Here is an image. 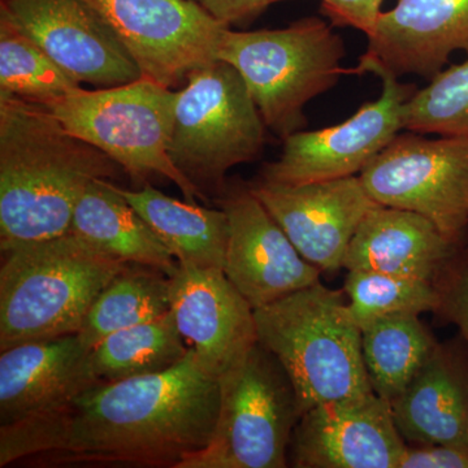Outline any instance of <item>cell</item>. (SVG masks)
I'll list each match as a JSON object with an SVG mask.
<instances>
[{
	"label": "cell",
	"instance_id": "1",
	"mask_svg": "<svg viewBox=\"0 0 468 468\" xmlns=\"http://www.w3.org/2000/svg\"><path fill=\"white\" fill-rule=\"evenodd\" d=\"M218 412V378L192 347L168 371L97 381L54 408L0 426V467L178 468L211 442Z\"/></svg>",
	"mask_w": 468,
	"mask_h": 468
},
{
	"label": "cell",
	"instance_id": "2",
	"mask_svg": "<svg viewBox=\"0 0 468 468\" xmlns=\"http://www.w3.org/2000/svg\"><path fill=\"white\" fill-rule=\"evenodd\" d=\"M122 171L48 107L0 91V250L69 232L89 185Z\"/></svg>",
	"mask_w": 468,
	"mask_h": 468
},
{
	"label": "cell",
	"instance_id": "3",
	"mask_svg": "<svg viewBox=\"0 0 468 468\" xmlns=\"http://www.w3.org/2000/svg\"><path fill=\"white\" fill-rule=\"evenodd\" d=\"M128 264L72 232L2 251L0 351L79 334Z\"/></svg>",
	"mask_w": 468,
	"mask_h": 468
},
{
	"label": "cell",
	"instance_id": "4",
	"mask_svg": "<svg viewBox=\"0 0 468 468\" xmlns=\"http://www.w3.org/2000/svg\"><path fill=\"white\" fill-rule=\"evenodd\" d=\"M258 340L291 378L302 415L324 403L374 392L362 332L345 292L322 282L254 310Z\"/></svg>",
	"mask_w": 468,
	"mask_h": 468
},
{
	"label": "cell",
	"instance_id": "5",
	"mask_svg": "<svg viewBox=\"0 0 468 468\" xmlns=\"http://www.w3.org/2000/svg\"><path fill=\"white\" fill-rule=\"evenodd\" d=\"M335 27L310 16L284 29L233 32L227 27L221 34L218 58L239 70L267 129L282 141L306 128V104L346 73V48Z\"/></svg>",
	"mask_w": 468,
	"mask_h": 468
},
{
	"label": "cell",
	"instance_id": "6",
	"mask_svg": "<svg viewBox=\"0 0 468 468\" xmlns=\"http://www.w3.org/2000/svg\"><path fill=\"white\" fill-rule=\"evenodd\" d=\"M177 91L141 76L129 84L73 89L48 109L69 133L115 160L133 180L162 177L183 192L185 201L206 196L169 158Z\"/></svg>",
	"mask_w": 468,
	"mask_h": 468
},
{
	"label": "cell",
	"instance_id": "7",
	"mask_svg": "<svg viewBox=\"0 0 468 468\" xmlns=\"http://www.w3.org/2000/svg\"><path fill=\"white\" fill-rule=\"evenodd\" d=\"M177 92L169 158L205 196L220 194L230 168L260 158L267 126L239 70L220 58Z\"/></svg>",
	"mask_w": 468,
	"mask_h": 468
},
{
	"label": "cell",
	"instance_id": "8",
	"mask_svg": "<svg viewBox=\"0 0 468 468\" xmlns=\"http://www.w3.org/2000/svg\"><path fill=\"white\" fill-rule=\"evenodd\" d=\"M214 437L178 468H284L302 417L297 393L276 356L258 341L220 378Z\"/></svg>",
	"mask_w": 468,
	"mask_h": 468
},
{
	"label": "cell",
	"instance_id": "9",
	"mask_svg": "<svg viewBox=\"0 0 468 468\" xmlns=\"http://www.w3.org/2000/svg\"><path fill=\"white\" fill-rule=\"evenodd\" d=\"M359 177L378 205L418 212L466 243L468 135L397 134Z\"/></svg>",
	"mask_w": 468,
	"mask_h": 468
},
{
	"label": "cell",
	"instance_id": "10",
	"mask_svg": "<svg viewBox=\"0 0 468 468\" xmlns=\"http://www.w3.org/2000/svg\"><path fill=\"white\" fill-rule=\"evenodd\" d=\"M383 90L346 122L286 137L282 155L261 169L267 183L302 185L360 174L403 129V106L417 92L384 70L372 73Z\"/></svg>",
	"mask_w": 468,
	"mask_h": 468
},
{
	"label": "cell",
	"instance_id": "11",
	"mask_svg": "<svg viewBox=\"0 0 468 468\" xmlns=\"http://www.w3.org/2000/svg\"><path fill=\"white\" fill-rule=\"evenodd\" d=\"M106 18L143 76L185 86L194 70L218 60L227 26L196 0H88Z\"/></svg>",
	"mask_w": 468,
	"mask_h": 468
},
{
	"label": "cell",
	"instance_id": "12",
	"mask_svg": "<svg viewBox=\"0 0 468 468\" xmlns=\"http://www.w3.org/2000/svg\"><path fill=\"white\" fill-rule=\"evenodd\" d=\"M0 15L80 84L112 88L143 76L115 30L88 0H2Z\"/></svg>",
	"mask_w": 468,
	"mask_h": 468
},
{
	"label": "cell",
	"instance_id": "13",
	"mask_svg": "<svg viewBox=\"0 0 468 468\" xmlns=\"http://www.w3.org/2000/svg\"><path fill=\"white\" fill-rule=\"evenodd\" d=\"M229 221L224 273L257 310L320 282L322 271L294 248L249 184L220 193Z\"/></svg>",
	"mask_w": 468,
	"mask_h": 468
},
{
	"label": "cell",
	"instance_id": "14",
	"mask_svg": "<svg viewBox=\"0 0 468 468\" xmlns=\"http://www.w3.org/2000/svg\"><path fill=\"white\" fill-rule=\"evenodd\" d=\"M249 186L302 257L322 272L344 268L360 221L378 205L356 176L302 185L260 178Z\"/></svg>",
	"mask_w": 468,
	"mask_h": 468
},
{
	"label": "cell",
	"instance_id": "15",
	"mask_svg": "<svg viewBox=\"0 0 468 468\" xmlns=\"http://www.w3.org/2000/svg\"><path fill=\"white\" fill-rule=\"evenodd\" d=\"M406 448L392 406L371 392L304 412L292 433V463L298 468H399Z\"/></svg>",
	"mask_w": 468,
	"mask_h": 468
},
{
	"label": "cell",
	"instance_id": "16",
	"mask_svg": "<svg viewBox=\"0 0 468 468\" xmlns=\"http://www.w3.org/2000/svg\"><path fill=\"white\" fill-rule=\"evenodd\" d=\"M356 75L384 70L431 81L452 52L468 51V0H397L378 17Z\"/></svg>",
	"mask_w": 468,
	"mask_h": 468
},
{
	"label": "cell",
	"instance_id": "17",
	"mask_svg": "<svg viewBox=\"0 0 468 468\" xmlns=\"http://www.w3.org/2000/svg\"><path fill=\"white\" fill-rule=\"evenodd\" d=\"M171 279V311L197 358L220 378L258 343L254 309L218 268L178 267Z\"/></svg>",
	"mask_w": 468,
	"mask_h": 468
},
{
	"label": "cell",
	"instance_id": "18",
	"mask_svg": "<svg viewBox=\"0 0 468 468\" xmlns=\"http://www.w3.org/2000/svg\"><path fill=\"white\" fill-rule=\"evenodd\" d=\"M466 248L467 243L454 241L423 215L378 203L360 221L344 268L412 277L437 285Z\"/></svg>",
	"mask_w": 468,
	"mask_h": 468
},
{
	"label": "cell",
	"instance_id": "19",
	"mask_svg": "<svg viewBox=\"0 0 468 468\" xmlns=\"http://www.w3.org/2000/svg\"><path fill=\"white\" fill-rule=\"evenodd\" d=\"M79 335L33 341L0 356V426L54 408L97 383Z\"/></svg>",
	"mask_w": 468,
	"mask_h": 468
},
{
	"label": "cell",
	"instance_id": "20",
	"mask_svg": "<svg viewBox=\"0 0 468 468\" xmlns=\"http://www.w3.org/2000/svg\"><path fill=\"white\" fill-rule=\"evenodd\" d=\"M437 344L392 414L403 440L414 445L441 443L468 448V353Z\"/></svg>",
	"mask_w": 468,
	"mask_h": 468
},
{
	"label": "cell",
	"instance_id": "21",
	"mask_svg": "<svg viewBox=\"0 0 468 468\" xmlns=\"http://www.w3.org/2000/svg\"><path fill=\"white\" fill-rule=\"evenodd\" d=\"M69 232L126 263L156 268L169 277L180 267L155 230L111 180L89 185L77 203Z\"/></svg>",
	"mask_w": 468,
	"mask_h": 468
},
{
	"label": "cell",
	"instance_id": "22",
	"mask_svg": "<svg viewBox=\"0 0 468 468\" xmlns=\"http://www.w3.org/2000/svg\"><path fill=\"white\" fill-rule=\"evenodd\" d=\"M115 187L155 230L181 267L224 271L229 221L223 209L178 201L151 185L137 192Z\"/></svg>",
	"mask_w": 468,
	"mask_h": 468
},
{
	"label": "cell",
	"instance_id": "23",
	"mask_svg": "<svg viewBox=\"0 0 468 468\" xmlns=\"http://www.w3.org/2000/svg\"><path fill=\"white\" fill-rule=\"evenodd\" d=\"M419 316H390L360 329L369 384L389 403L405 392L439 344Z\"/></svg>",
	"mask_w": 468,
	"mask_h": 468
},
{
	"label": "cell",
	"instance_id": "24",
	"mask_svg": "<svg viewBox=\"0 0 468 468\" xmlns=\"http://www.w3.org/2000/svg\"><path fill=\"white\" fill-rule=\"evenodd\" d=\"M171 310L159 318L107 335L90 350V368L100 381L160 374L177 366L190 349Z\"/></svg>",
	"mask_w": 468,
	"mask_h": 468
},
{
	"label": "cell",
	"instance_id": "25",
	"mask_svg": "<svg viewBox=\"0 0 468 468\" xmlns=\"http://www.w3.org/2000/svg\"><path fill=\"white\" fill-rule=\"evenodd\" d=\"M169 310V276L156 268L131 263L101 291L77 335L91 350L107 335L159 318Z\"/></svg>",
	"mask_w": 468,
	"mask_h": 468
},
{
	"label": "cell",
	"instance_id": "26",
	"mask_svg": "<svg viewBox=\"0 0 468 468\" xmlns=\"http://www.w3.org/2000/svg\"><path fill=\"white\" fill-rule=\"evenodd\" d=\"M80 85L41 46L0 15V91L48 107Z\"/></svg>",
	"mask_w": 468,
	"mask_h": 468
},
{
	"label": "cell",
	"instance_id": "27",
	"mask_svg": "<svg viewBox=\"0 0 468 468\" xmlns=\"http://www.w3.org/2000/svg\"><path fill=\"white\" fill-rule=\"evenodd\" d=\"M344 292L360 329L390 316L436 314L441 302L433 282L375 271H347Z\"/></svg>",
	"mask_w": 468,
	"mask_h": 468
},
{
	"label": "cell",
	"instance_id": "28",
	"mask_svg": "<svg viewBox=\"0 0 468 468\" xmlns=\"http://www.w3.org/2000/svg\"><path fill=\"white\" fill-rule=\"evenodd\" d=\"M403 129L419 134L468 135V58L442 69L403 106Z\"/></svg>",
	"mask_w": 468,
	"mask_h": 468
},
{
	"label": "cell",
	"instance_id": "29",
	"mask_svg": "<svg viewBox=\"0 0 468 468\" xmlns=\"http://www.w3.org/2000/svg\"><path fill=\"white\" fill-rule=\"evenodd\" d=\"M437 286L441 302L436 314L458 326L468 353V246Z\"/></svg>",
	"mask_w": 468,
	"mask_h": 468
},
{
	"label": "cell",
	"instance_id": "30",
	"mask_svg": "<svg viewBox=\"0 0 468 468\" xmlns=\"http://www.w3.org/2000/svg\"><path fill=\"white\" fill-rule=\"evenodd\" d=\"M384 0H320V8L334 27H349L368 36L380 16Z\"/></svg>",
	"mask_w": 468,
	"mask_h": 468
},
{
	"label": "cell",
	"instance_id": "31",
	"mask_svg": "<svg viewBox=\"0 0 468 468\" xmlns=\"http://www.w3.org/2000/svg\"><path fill=\"white\" fill-rule=\"evenodd\" d=\"M399 468H468V448L463 446L409 445Z\"/></svg>",
	"mask_w": 468,
	"mask_h": 468
},
{
	"label": "cell",
	"instance_id": "32",
	"mask_svg": "<svg viewBox=\"0 0 468 468\" xmlns=\"http://www.w3.org/2000/svg\"><path fill=\"white\" fill-rule=\"evenodd\" d=\"M279 2L284 0H199L212 16L227 27L250 23L270 5Z\"/></svg>",
	"mask_w": 468,
	"mask_h": 468
},
{
	"label": "cell",
	"instance_id": "33",
	"mask_svg": "<svg viewBox=\"0 0 468 468\" xmlns=\"http://www.w3.org/2000/svg\"><path fill=\"white\" fill-rule=\"evenodd\" d=\"M196 2H199V0H196Z\"/></svg>",
	"mask_w": 468,
	"mask_h": 468
}]
</instances>
